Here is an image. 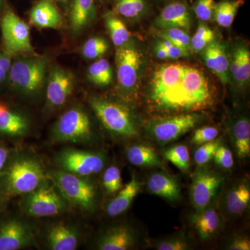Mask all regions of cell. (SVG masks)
Returning a JSON list of instances; mask_svg holds the SVG:
<instances>
[{"label":"cell","mask_w":250,"mask_h":250,"mask_svg":"<svg viewBox=\"0 0 250 250\" xmlns=\"http://www.w3.org/2000/svg\"><path fill=\"white\" fill-rule=\"evenodd\" d=\"M44 179L43 168L39 161L20 158L13 161L5 172L2 187L11 196L25 195L40 187Z\"/></svg>","instance_id":"obj_3"},{"label":"cell","mask_w":250,"mask_h":250,"mask_svg":"<svg viewBox=\"0 0 250 250\" xmlns=\"http://www.w3.org/2000/svg\"><path fill=\"white\" fill-rule=\"evenodd\" d=\"M201 120L196 112L164 116L149 125V131L158 142L170 143L195 127Z\"/></svg>","instance_id":"obj_9"},{"label":"cell","mask_w":250,"mask_h":250,"mask_svg":"<svg viewBox=\"0 0 250 250\" xmlns=\"http://www.w3.org/2000/svg\"><path fill=\"white\" fill-rule=\"evenodd\" d=\"M93 133L89 116L82 108L72 107L61 116L53 127L54 139L62 142H82Z\"/></svg>","instance_id":"obj_8"},{"label":"cell","mask_w":250,"mask_h":250,"mask_svg":"<svg viewBox=\"0 0 250 250\" xmlns=\"http://www.w3.org/2000/svg\"><path fill=\"white\" fill-rule=\"evenodd\" d=\"M47 243L53 250H75L78 246V236L69 225L57 224L49 230Z\"/></svg>","instance_id":"obj_21"},{"label":"cell","mask_w":250,"mask_h":250,"mask_svg":"<svg viewBox=\"0 0 250 250\" xmlns=\"http://www.w3.org/2000/svg\"><path fill=\"white\" fill-rule=\"evenodd\" d=\"M250 188L248 184L242 183L233 188L227 196L226 204L230 213L241 214L249 206Z\"/></svg>","instance_id":"obj_29"},{"label":"cell","mask_w":250,"mask_h":250,"mask_svg":"<svg viewBox=\"0 0 250 250\" xmlns=\"http://www.w3.org/2000/svg\"><path fill=\"white\" fill-rule=\"evenodd\" d=\"M215 162L217 165L225 169H230L233 166V158L231 151L221 146L218 147L214 154Z\"/></svg>","instance_id":"obj_41"},{"label":"cell","mask_w":250,"mask_h":250,"mask_svg":"<svg viewBox=\"0 0 250 250\" xmlns=\"http://www.w3.org/2000/svg\"><path fill=\"white\" fill-rule=\"evenodd\" d=\"M29 20L39 28L59 29L62 26V18L55 3L52 0H40L31 9Z\"/></svg>","instance_id":"obj_18"},{"label":"cell","mask_w":250,"mask_h":250,"mask_svg":"<svg viewBox=\"0 0 250 250\" xmlns=\"http://www.w3.org/2000/svg\"><path fill=\"white\" fill-rule=\"evenodd\" d=\"M4 0H0V14H1V10L4 6Z\"/></svg>","instance_id":"obj_49"},{"label":"cell","mask_w":250,"mask_h":250,"mask_svg":"<svg viewBox=\"0 0 250 250\" xmlns=\"http://www.w3.org/2000/svg\"><path fill=\"white\" fill-rule=\"evenodd\" d=\"M148 189L154 195L176 201L181 197V189L177 181L164 172L152 174L148 180Z\"/></svg>","instance_id":"obj_20"},{"label":"cell","mask_w":250,"mask_h":250,"mask_svg":"<svg viewBox=\"0 0 250 250\" xmlns=\"http://www.w3.org/2000/svg\"><path fill=\"white\" fill-rule=\"evenodd\" d=\"M103 185L109 194H114L123 188L121 170L116 166H111L105 170L103 176Z\"/></svg>","instance_id":"obj_37"},{"label":"cell","mask_w":250,"mask_h":250,"mask_svg":"<svg viewBox=\"0 0 250 250\" xmlns=\"http://www.w3.org/2000/svg\"><path fill=\"white\" fill-rule=\"evenodd\" d=\"M223 182V177L220 174L207 169H200L194 174L190 188V198L197 211L208 207Z\"/></svg>","instance_id":"obj_12"},{"label":"cell","mask_w":250,"mask_h":250,"mask_svg":"<svg viewBox=\"0 0 250 250\" xmlns=\"http://www.w3.org/2000/svg\"><path fill=\"white\" fill-rule=\"evenodd\" d=\"M109 49L107 41L103 37H93L88 39L82 47L83 57L87 59H96L104 55Z\"/></svg>","instance_id":"obj_36"},{"label":"cell","mask_w":250,"mask_h":250,"mask_svg":"<svg viewBox=\"0 0 250 250\" xmlns=\"http://www.w3.org/2000/svg\"><path fill=\"white\" fill-rule=\"evenodd\" d=\"M1 31L4 52L10 57L35 54L29 26L13 10H5L1 19Z\"/></svg>","instance_id":"obj_5"},{"label":"cell","mask_w":250,"mask_h":250,"mask_svg":"<svg viewBox=\"0 0 250 250\" xmlns=\"http://www.w3.org/2000/svg\"><path fill=\"white\" fill-rule=\"evenodd\" d=\"M154 52H155L156 58L160 59V60H168V59H170L165 47L161 45L159 41H158L157 43H156L155 48H154Z\"/></svg>","instance_id":"obj_46"},{"label":"cell","mask_w":250,"mask_h":250,"mask_svg":"<svg viewBox=\"0 0 250 250\" xmlns=\"http://www.w3.org/2000/svg\"><path fill=\"white\" fill-rule=\"evenodd\" d=\"M47 66L48 61L45 57L36 54L24 55L11 62L7 81L20 93L35 95L45 84Z\"/></svg>","instance_id":"obj_2"},{"label":"cell","mask_w":250,"mask_h":250,"mask_svg":"<svg viewBox=\"0 0 250 250\" xmlns=\"http://www.w3.org/2000/svg\"><path fill=\"white\" fill-rule=\"evenodd\" d=\"M192 224L202 240L210 238L220 227V219L216 210L213 208H205L197 211L192 219Z\"/></svg>","instance_id":"obj_25"},{"label":"cell","mask_w":250,"mask_h":250,"mask_svg":"<svg viewBox=\"0 0 250 250\" xmlns=\"http://www.w3.org/2000/svg\"><path fill=\"white\" fill-rule=\"evenodd\" d=\"M161 42V45L165 47L168 54L169 58L172 60H177V59L181 58H186L189 57L190 52L186 50L179 46L174 45L170 41L165 40V39H161L159 41Z\"/></svg>","instance_id":"obj_42"},{"label":"cell","mask_w":250,"mask_h":250,"mask_svg":"<svg viewBox=\"0 0 250 250\" xmlns=\"http://www.w3.org/2000/svg\"><path fill=\"white\" fill-rule=\"evenodd\" d=\"M11 62V57L0 50V85L8 80Z\"/></svg>","instance_id":"obj_44"},{"label":"cell","mask_w":250,"mask_h":250,"mask_svg":"<svg viewBox=\"0 0 250 250\" xmlns=\"http://www.w3.org/2000/svg\"><path fill=\"white\" fill-rule=\"evenodd\" d=\"M188 248L187 242L181 238H171L163 241L157 246L159 250H185Z\"/></svg>","instance_id":"obj_43"},{"label":"cell","mask_w":250,"mask_h":250,"mask_svg":"<svg viewBox=\"0 0 250 250\" xmlns=\"http://www.w3.org/2000/svg\"><path fill=\"white\" fill-rule=\"evenodd\" d=\"M96 18L95 0H71L70 24L73 34H79L89 26Z\"/></svg>","instance_id":"obj_19"},{"label":"cell","mask_w":250,"mask_h":250,"mask_svg":"<svg viewBox=\"0 0 250 250\" xmlns=\"http://www.w3.org/2000/svg\"><path fill=\"white\" fill-rule=\"evenodd\" d=\"M57 160L63 171L80 177L98 173L104 164L103 156L100 154L76 149L63 151Z\"/></svg>","instance_id":"obj_11"},{"label":"cell","mask_w":250,"mask_h":250,"mask_svg":"<svg viewBox=\"0 0 250 250\" xmlns=\"http://www.w3.org/2000/svg\"><path fill=\"white\" fill-rule=\"evenodd\" d=\"M202 59L206 66L218 77L224 85L230 82L229 54L227 46L215 39L201 52Z\"/></svg>","instance_id":"obj_15"},{"label":"cell","mask_w":250,"mask_h":250,"mask_svg":"<svg viewBox=\"0 0 250 250\" xmlns=\"http://www.w3.org/2000/svg\"><path fill=\"white\" fill-rule=\"evenodd\" d=\"M229 250H250V242L245 237H237L231 242L229 246Z\"/></svg>","instance_id":"obj_45"},{"label":"cell","mask_w":250,"mask_h":250,"mask_svg":"<svg viewBox=\"0 0 250 250\" xmlns=\"http://www.w3.org/2000/svg\"><path fill=\"white\" fill-rule=\"evenodd\" d=\"M161 39H165L172 42L174 45L179 46L186 50L191 52L190 46V37L188 31L181 28H169V29H161L157 34Z\"/></svg>","instance_id":"obj_35"},{"label":"cell","mask_w":250,"mask_h":250,"mask_svg":"<svg viewBox=\"0 0 250 250\" xmlns=\"http://www.w3.org/2000/svg\"><path fill=\"white\" fill-rule=\"evenodd\" d=\"M29 129L27 118L10 109L0 101V133L11 136L25 134Z\"/></svg>","instance_id":"obj_22"},{"label":"cell","mask_w":250,"mask_h":250,"mask_svg":"<svg viewBox=\"0 0 250 250\" xmlns=\"http://www.w3.org/2000/svg\"><path fill=\"white\" fill-rule=\"evenodd\" d=\"M126 157L132 165L139 167H156L161 164L154 149L144 145L130 147L126 152Z\"/></svg>","instance_id":"obj_26"},{"label":"cell","mask_w":250,"mask_h":250,"mask_svg":"<svg viewBox=\"0 0 250 250\" xmlns=\"http://www.w3.org/2000/svg\"><path fill=\"white\" fill-rule=\"evenodd\" d=\"M9 150L4 146H0V173L4 168L9 158Z\"/></svg>","instance_id":"obj_47"},{"label":"cell","mask_w":250,"mask_h":250,"mask_svg":"<svg viewBox=\"0 0 250 250\" xmlns=\"http://www.w3.org/2000/svg\"><path fill=\"white\" fill-rule=\"evenodd\" d=\"M143 59L141 51L129 42L117 48V80L123 93L129 95L137 90L142 69Z\"/></svg>","instance_id":"obj_7"},{"label":"cell","mask_w":250,"mask_h":250,"mask_svg":"<svg viewBox=\"0 0 250 250\" xmlns=\"http://www.w3.org/2000/svg\"><path fill=\"white\" fill-rule=\"evenodd\" d=\"M215 39L214 31L205 22L200 21L196 31L190 39L191 52L201 53Z\"/></svg>","instance_id":"obj_32"},{"label":"cell","mask_w":250,"mask_h":250,"mask_svg":"<svg viewBox=\"0 0 250 250\" xmlns=\"http://www.w3.org/2000/svg\"><path fill=\"white\" fill-rule=\"evenodd\" d=\"M27 195L24 208L32 216H53L65 208V201L53 188L39 187Z\"/></svg>","instance_id":"obj_10"},{"label":"cell","mask_w":250,"mask_h":250,"mask_svg":"<svg viewBox=\"0 0 250 250\" xmlns=\"http://www.w3.org/2000/svg\"><path fill=\"white\" fill-rule=\"evenodd\" d=\"M215 4V0H196L192 6V12L200 21L210 22L213 20Z\"/></svg>","instance_id":"obj_39"},{"label":"cell","mask_w":250,"mask_h":250,"mask_svg":"<svg viewBox=\"0 0 250 250\" xmlns=\"http://www.w3.org/2000/svg\"><path fill=\"white\" fill-rule=\"evenodd\" d=\"M231 52L229 56L230 80H232L238 88H245L249 84L250 80V49L243 42H238Z\"/></svg>","instance_id":"obj_17"},{"label":"cell","mask_w":250,"mask_h":250,"mask_svg":"<svg viewBox=\"0 0 250 250\" xmlns=\"http://www.w3.org/2000/svg\"><path fill=\"white\" fill-rule=\"evenodd\" d=\"M115 9L123 17L136 19L146 11V0H117Z\"/></svg>","instance_id":"obj_33"},{"label":"cell","mask_w":250,"mask_h":250,"mask_svg":"<svg viewBox=\"0 0 250 250\" xmlns=\"http://www.w3.org/2000/svg\"><path fill=\"white\" fill-rule=\"evenodd\" d=\"M157 1H161V0H157Z\"/></svg>","instance_id":"obj_51"},{"label":"cell","mask_w":250,"mask_h":250,"mask_svg":"<svg viewBox=\"0 0 250 250\" xmlns=\"http://www.w3.org/2000/svg\"><path fill=\"white\" fill-rule=\"evenodd\" d=\"M52 1L54 3H57V4H60L61 6L65 8L67 6H70L71 0H52Z\"/></svg>","instance_id":"obj_48"},{"label":"cell","mask_w":250,"mask_h":250,"mask_svg":"<svg viewBox=\"0 0 250 250\" xmlns=\"http://www.w3.org/2000/svg\"><path fill=\"white\" fill-rule=\"evenodd\" d=\"M105 25L113 45L117 48L129 42L131 33L124 22L116 15H107L105 18Z\"/></svg>","instance_id":"obj_30"},{"label":"cell","mask_w":250,"mask_h":250,"mask_svg":"<svg viewBox=\"0 0 250 250\" xmlns=\"http://www.w3.org/2000/svg\"><path fill=\"white\" fill-rule=\"evenodd\" d=\"M233 143L240 159H244L250 154V123L249 120L242 118L233 124Z\"/></svg>","instance_id":"obj_27"},{"label":"cell","mask_w":250,"mask_h":250,"mask_svg":"<svg viewBox=\"0 0 250 250\" xmlns=\"http://www.w3.org/2000/svg\"><path fill=\"white\" fill-rule=\"evenodd\" d=\"M215 101L209 78L183 62L161 64L152 72L147 94L151 111L163 116L208 109Z\"/></svg>","instance_id":"obj_1"},{"label":"cell","mask_w":250,"mask_h":250,"mask_svg":"<svg viewBox=\"0 0 250 250\" xmlns=\"http://www.w3.org/2000/svg\"><path fill=\"white\" fill-rule=\"evenodd\" d=\"M166 160L170 161L177 168L182 171L189 170L190 165V153L184 145L174 146L164 153Z\"/></svg>","instance_id":"obj_34"},{"label":"cell","mask_w":250,"mask_h":250,"mask_svg":"<svg viewBox=\"0 0 250 250\" xmlns=\"http://www.w3.org/2000/svg\"><path fill=\"white\" fill-rule=\"evenodd\" d=\"M51 175L62 196L72 205L85 210L95 207L96 191L93 184L80 176L63 170L54 172Z\"/></svg>","instance_id":"obj_6"},{"label":"cell","mask_w":250,"mask_h":250,"mask_svg":"<svg viewBox=\"0 0 250 250\" xmlns=\"http://www.w3.org/2000/svg\"><path fill=\"white\" fill-rule=\"evenodd\" d=\"M90 104L108 131L126 138L136 137L139 135L134 115L123 104L93 97L90 98Z\"/></svg>","instance_id":"obj_4"},{"label":"cell","mask_w":250,"mask_h":250,"mask_svg":"<svg viewBox=\"0 0 250 250\" xmlns=\"http://www.w3.org/2000/svg\"><path fill=\"white\" fill-rule=\"evenodd\" d=\"M135 243L131 230L126 227H117L108 230L98 243L101 250H129Z\"/></svg>","instance_id":"obj_24"},{"label":"cell","mask_w":250,"mask_h":250,"mask_svg":"<svg viewBox=\"0 0 250 250\" xmlns=\"http://www.w3.org/2000/svg\"><path fill=\"white\" fill-rule=\"evenodd\" d=\"M141 186L142 184L136 177H133L129 183L122 188L117 196L109 202L106 208L107 214L111 217H116L124 213L137 196Z\"/></svg>","instance_id":"obj_23"},{"label":"cell","mask_w":250,"mask_h":250,"mask_svg":"<svg viewBox=\"0 0 250 250\" xmlns=\"http://www.w3.org/2000/svg\"><path fill=\"white\" fill-rule=\"evenodd\" d=\"M87 77L95 85L108 86L113 81V69L111 64L106 59H98L88 67Z\"/></svg>","instance_id":"obj_31"},{"label":"cell","mask_w":250,"mask_h":250,"mask_svg":"<svg viewBox=\"0 0 250 250\" xmlns=\"http://www.w3.org/2000/svg\"><path fill=\"white\" fill-rule=\"evenodd\" d=\"M244 0H222L220 2L216 3L213 20L220 27H231L238 10L244 4Z\"/></svg>","instance_id":"obj_28"},{"label":"cell","mask_w":250,"mask_h":250,"mask_svg":"<svg viewBox=\"0 0 250 250\" xmlns=\"http://www.w3.org/2000/svg\"><path fill=\"white\" fill-rule=\"evenodd\" d=\"M34 238L31 228L20 220H6L0 224V250H16L30 244Z\"/></svg>","instance_id":"obj_16"},{"label":"cell","mask_w":250,"mask_h":250,"mask_svg":"<svg viewBox=\"0 0 250 250\" xmlns=\"http://www.w3.org/2000/svg\"><path fill=\"white\" fill-rule=\"evenodd\" d=\"M220 145V141L218 139H215L201 145L194 154V160L196 164L202 166L209 162L214 156L215 151Z\"/></svg>","instance_id":"obj_38"},{"label":"cell","mask_w":250,"mask_h":250,"mask_svg":"<svg viewBox=\"0 0 250 250\" xmlns=\"http://www.w3.org/2000/svg\"><path fill=\"white\" fill-rule=\"evenodd\" d=\"M47 80V103L51 107H60L72 95L75 77L68 70L55 66L49 72Z\"/></svg>","instance_id":"obj_13"},{"label":"cell","mask_w":250,"mask_h":250,"mask_svg":"<svg viewBox=\"0 0 250 250\" xmlns=\"http://www.w3.org/2000/svg\"><path fill=\"white\" fill-rule=\"evenodd\" d=\"M192 13L185 0H172L156 18L155 25L160 29L181 28L188 31L192 25Z\"/></svg>","instance_id":"obj_14"},{"label":"cell","mask_w":250,"mask_h":250,"mask_svg":"<svg viewBox=\"0 0 250 250\" xmlns=\"http://www.w3.org/2000/svg\"><path fill=\"white\" fill-rule=\"evenodd\" d=\"M100 1H102V2H104V1H108V0H100Z\"/></svg>","instance_id":"obj_50"},{"label":"cell","mask_w":250,"mask_h":250,"mask_svg":"<svg viewBox=\"0 0 250 250\" xmlns=\"http://www.w3.org/2000/svg\"><path fill=\"white\" fill-rule=\"evenodd\" d=\"M219 134L218 129L214 126H203L195 130L192 135V144L201 146L206 143L216 139Z\"/></svg>","instance_id":"obj_40"}]
</instances>
